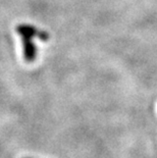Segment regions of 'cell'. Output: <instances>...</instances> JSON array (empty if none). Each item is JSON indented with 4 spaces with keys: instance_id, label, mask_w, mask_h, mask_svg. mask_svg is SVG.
<instances>
[{
    "instance_id": "7a4b0ae2",
    "label": "cell",
    "mask_w": 157,
    "mask_h": 158,
    "mask_svg": "<svg viewBox=\"0 0 157 158\" xmlns=\"http://www.w3.org/2000/svg\"><path fill=\"white\" fill-rule=\"evenodd\" d=\"M22 41L24 44V56L25 59L28 62H32L36 59L37 55V48L33 38L29 37H22Z\"/></svg>"
},
{
    "instance_id": "6da1fadb",
    "label": "cell",
    "mask_w": 157,
    "mask_h": 158,
    "mask_svg": "<svg viewBox=\"0 0 157 158\" xmlns=\"http://www.w3.org/2000/svg\"><path fill=\"white\" fill-rule=\"evenodd\" d=\"M16 32L22 37H29V38H34L38 37L42 41H47L49 39V35L44 31H38L35 27L29 25H19L16 28Z\"/></svg>"
}]
</instances>
